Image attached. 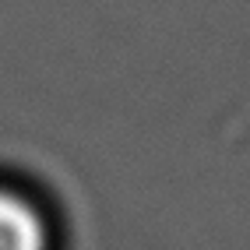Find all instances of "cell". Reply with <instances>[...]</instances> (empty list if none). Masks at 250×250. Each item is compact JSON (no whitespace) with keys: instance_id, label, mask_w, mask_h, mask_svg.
I'll list each match as a JSON object with an SVG mask.
<instances>
[{"instance_id":"6da1fadb","label":"cell","mask_w":250,"mask_h":250,"mask_svg":"<svg viewBox=\"0 0 250 250\" xmlns=\"http://www.w3.org/2000/svg\"><path fill=\"white\" fill-rule=\"evenodd\" d=\"M0 250H53L42 208L11 187H0Z\"/></svg>"}]
</instances>
